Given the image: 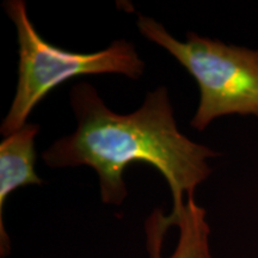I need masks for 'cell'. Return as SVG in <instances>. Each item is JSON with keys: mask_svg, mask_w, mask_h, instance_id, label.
Masks as SVG:
<instances>
[{"mask_svg": "<svg viewBox=\"0 0 258 258\" xmlns=\"http://www.w3.org/2000/svg\"><path fill=\"white\" fill-rule=\"evenodd\" d=\"M40 127L27 123L14 134L6 137L0 144V253L8 256L9 235L4 226V207L10 194L21 186L43 184L35 172V138Z\"/></svg>", "mask_w": 258, "mask_h": 258, "instance_id": "obj_4", "label": "cell"}, {"mask_svg": "<svg viewBox=\"0 0 258 258\" xmlns=\"http://www.w3.org/2000/svg\"><path fill=\"white\" fill-rule=\"evenodd\" d=\"M70 97L78 127L72 135L56 140L42 159L51 169H95L102 201L114 206L122 205L128 195L125 167L135 161L152 165L165 177L173 199L170 215L157 209L150 218L164 237L184 207L185 194L186 199L194 198L195 189L212 173L207 160L220 153L180 133L164 86L148 92L141 108L129 115L110 110L88 83L76 84Z\"/></svg>", "mask_w": 258, "mask_h": 258, "instance_id": "obj_1", "label": "cell"}, {"mask_svg": "<svg viewBox=\"0 0 258 258\" xmlns=\"http://www.w3.org/2000/svg\"><path fill=\"white\" fill-rule=\"evenodd\" d=\"M4 9L17 29L19 46L17 89L0 127L5 138L27 124L28 116L48 93L74 77L114 73L138 80L144 74L145 62L131 42L114 41L97 53L67 51L38 35L23 0L5 2Z\"/></svg>", "mask_w": 258, "mask_h": 258, "instance_id": "obj_2", "label": "cell"}, {"mask_svg": "<svg viewBox=\"0 0 258 258\" xmlns=\"http://www.w3.org/2000/svg\"><path fill=\"white\" fill-rule=\"evenodd\" d=\"M178 226L179 238L173 253L167 258H213L209 249L211 230L206 211L194 198L186 199L180 214L173 222ZM151 258H161L160 246H147Z\"/></svg>", "mask_w": 258, "mask_h": 258, "instance_id": "obj_5", "label": "cell"}, {"mask_svg": "<svg viewBox=\"0 0 258 258\" xmlns=\"http://www.w3.org/2000/svg\"><path fill=\"white\" fill-rule=\"evenodd\" d=\"M141 35L166 49L195 78L201 98L191 127L205 131L225 115L258 117V50L228 46L189 32L186 41L172 37L154 19L140 15Z\"/></svg>", "mask_w": 258, "mask_h": 258, "instance_id": "obj_3", "label": "cell"}]
</instances>
